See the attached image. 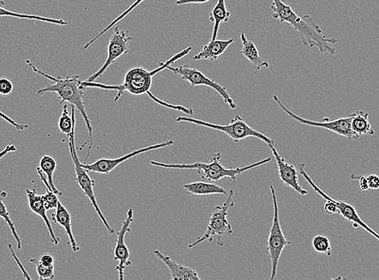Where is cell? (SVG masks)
<instances>
[{
	"label": "cell",
	"mask_w": 379,
	"mask_h": 280,
	"mask_svg": "<svg viewBox=\"0 0 379 280\" xmlns=\"http://www.w3.org/2000/svg\"><path fill=\"white\" fill-rule=\"evenodd\" d=\"M210 1V0H177V5H184L190 4H204Z\"/></svg>",
	"instance_id": "obj_37"
},
{
	"label": "cell",
	"mask_w": 379,
	"mask_h": 280,
	"mask_svg": "<svg viewBox=\"0 0 379 280\" xmlns=\"http://www.w3.org/2000/svg\"><path fill=\"white\" fill-rule=\"evenodd\" d=\"M154 254L164 263L169 269L171 279L173 280H201L196 270L189 266L178 264L174 261L170 256L161 253L160 250L155 249Z\"/></svg>",
	"instance_id": "obj_16"
},
{
	"label": "cell",
	"mask_w": 379,
	"mask_h": 280,
	"mask_svg": "<svg viewBox=\"0 0 379 280\" xmlns=\"http://www.w3.org/2000/svg\"><path fill=\"white\" fill-rule=\"evenodd\" d=\"M41 264L46 266H50L54 265V259L50 254H45L41 256L40 259Z\"/></svg>",
	"instance_id": "obj_35"
},
{
	"label": "cell",
	"mask_w": 379,
	"mask_h": 280,
	"mask_svg": "<svg viewBox=\"0 0 379 280\" xmlns=\"http://www.w3.org/2000/svg\"><path fill=\"white\" fill-rule=\"evenodd\" d=\"M351 117L352 131L358 139L365 135H375V130L373 129L369 122L368 113L358 111L353 112Z\"/></svg>",
	"instance_id": "obj_21"
},
{
	"label": "cell",
	"mask_w": 379,
	"mask_h": 280,
	"mask_svg": "<svg viewBox=\"0 0 379 280\" xmlns=\"http://www.w3.org/2000/svg\"><path fill=\"white\" fill-rule=\"evenodd\" d=\"M233 190L230 189L228 190L224 204L213 208L205 233L198 237L195 242L189 244V249L195 248L203 242H213L214 237H216V243H218L219 247H224L225 242L223 240V237L230 236L233 234L232 225L227 218L228 211L235 205V203L233 201Z\"/></svg>",
	"instance_id": "obj_6"
},
{
	"label": "cell",
	"mask_w": 379,
	"mask_h": 280,
	"mask_svg": "<svg viewBox=\"0 0 379 280\" xmlns=\"http://www.w3.org/2000/svg\"><path fill=\"white\" fill-rule=\"evenodd\" d=\"M273 99L280 108L284 110L288 116H290L294 121L300 124L308 125V126L321 128L332 131V132L344 136L348 139L358 140L356 135H355L351 129V117L336 118L333 121L323 120L322 122H314L304 119L297 114H294L290 109L282 103V101L278 97V95H274Z\"/></svg>",
	"instance_id": "obj_10"
},
{
	"label": "cell",
	"mask_w": 379,
	"mask_h": 280,
	"mask_svg": "<svg viewBox=\"0 0 379 280\" xmlns=\"http://www.w3.org/2000/svg\"><path fill=\"white\" fill-rule=\"evenodd\" d=\"M230 16L231 13L226 7L225 0H218V3L215 5L209 17L210 21L213 23V31L212 39L210 40L218 38L221 23L230 21Z\"/></svg>",
	"instance_id": "obj_22"
},
{
	"label": "cell",
	"mask_w": 379,
	"mask_h": 280,
	"mask_svg": "<svg viewBox=\"0 0 379 280\" xmlns=\"http://www.w3.org/2000/svg\"><path fill=\"white\" fill-rule=\"evenodd\" d=\"M68 106V104L63 105V113L59 118L58 128L63 134L69 136L72 132V129H73L75 123L76 122V116L75 107L72 106L70 117Z\"/></svg>",
	"instance_id": "obj_25"
},
{
	"label": "cell",
	"mask_w": 379,
	"mask_h": 280,
	"mask_svg": "<svg viewBox=\"0 0 379 280\" xmlns=\"http://www.w3.org/2000/svg\"><path fill=\"white\" fill-rule=\"evenodd\" d=\"M275 158L277 166H278L279 176L280 181L285 184L287 187L291 188L296 190L301 195L305 196L309 194L308 190L300 186L299 183V173L294 166L286 162L274 146H269Z\"/></svg>",
	"instance_id": "obj_14"
},
{
	"label": "cell",
	"mask_w": 379,
	"mask_h": 280,
	"mask_svg": "<svg viewBox=\"0 0 379 280\" xmlns=\"http://www.w3.org/2000/svg\"><path fill=\"white\" fill-rule=\"evenodd\" d=\"M4 5H5V3L4 0H0V6H2V7H4Z\"/></svg>",
	"instance_id": "obj_39"
},
{
	"label": "cell",
	"mask_w": 379,
	"mask_h": 280,
	"mask_svg": "<svg viewBox=\"0 0 379 280\" xmlns=\"http://www.w3.org/2000/svg\"><path fill=\"white\" fill-rule=\"evenodd\" d=\"M0 16H10L19 18V19H27L47 22L53 23V25L58 26H68L69 22L63 19H53V18L45 17L38 15L31 14H23L19 13H15V11L5 9L2 6H0Z\"/></svg>",
	"instance_id": "obj_23"
},
{
	"label": "cell",
	"mask_w": 379,
	"mask_h": 280,
	"mask_svg": "<svg viewBox=\"0 0 379 280\" xmlns=\"http://www.w3.org/2000/svg\"><path fill=\"white\" fill-rule=\"evenodd\" d=\"M132 39V38L128 35L127 32L122 31V29L117 27L111 36L110 43H108L107 58L105 63L102 65V68H100L99 70L90 76L86 81L96 82V80L103 75L105 73V71L110 68L113 63H115L120 57L128 53L129 43Z\"/></svg>",
	"instance_id": "obj_11"
},
{
	"label": "cell",
	"mask_w": 379,
	"mask_h": 280,
	"mask_svg": "<svg viewBox=\"0 0 379 280\" xmlns=\"http://www.w3.org/2000/svg\"><path fill=\"white\" fill-rule=\"evenodd\" d=\"M14 90V85L9 79H0V95H8Z\"/></svg>",
	"instance_id": "obj_31"
},
{
	"label": "cell",
	"mask_w": 379,
	"mask_h": 280,
	"mask_svg": "<svg viewBox=\"0 0 379 280\" xmlns=\"http://www.w3.org/2000/svg\"><path fill=\"white\" fill-rule=\"evenodd\" d=\"M233 39L210 40L209 43L203 47L201 52L193 57L195 61L208 60L216 61L228 49V46L233 43Z\"/></svg>",
	"instance_id": "obj_17"
},
{
	"label": "cell",
	"mask_w": 379,
	"mask_h": 280,
	"mask_svg": "<svg viewBox=\"0 0 379 280\" xmlns=\"http://www.w3.org/2000/svg\"><path fill=\"white\" fill-rule=\"evenodd\" d=\"M367 181H368L369 189L378 190L379 189V176L375 174H370L366 176Z\"/></svg>",
	"instance_id": "obj_34"
},
{
	"label": "cell",
	"mask_w": 379,
	"mask_h": 280,
	"mask_svg": "<svg viewBox=\"0 0 379 280\" xmlns=\"http://www.w3.org/2000/svg\"><path fill=\"white\" fill-rule=\"evenodd\" d=\"M351 180L359 181V187L361 190H369L368 181H367L366 176H356L355 174H352Z\"/></svg>",
	"instance_id": "obj_33"
},
{
	"label": "cell",
	"mask_w": 379,
	"mask_h": 280,
	"mask_svg": "<svg viewBox=\"0 0 379 280\" xmlns=\"http://www.w3.org/2000/svg\"><path fill=\"white\" fill-rule=\"evenodd\" d=\"M174 144V140H168L164 142L158 143V144L149 146L138 149V150L131 151L130 153L124 154L122 157L117 158H102L97 159L92 164L82 163L89 172L98 173V174L108 175L112 171L115 170L118 166L127 162L128 160L135 158L137 156L144 153L160 150V149L171 146Z\"/></svg>",
	"instance_id": "obj_12"
},
{
	"label": "cell",
	"mask_w": 379,
	"mask_h": 280,
	"mask_svg": "<svg viewBox=\"0 0 379 280\" xmlns=\"http://www.w3.org/2000/svg\"><path fill=\"white\" fill-rule=\"evenodd\" d=\"M26 194L30 210L44 220L47 230L49 231L51 242L55 246L58 245L60 239L55 235V233H54L50 220L47 216V210L43 198L37 193L36 188L33 189H26Z\"/></svg>",
	"instance_id": "obj_15"
},
{
	"label": "cell",
	"mask_w": 379,
	"mask_h": 280,
	"mask_svg": "<svg viewBox=\"0 0 379 280\" xmlns=\"http://www.w3.org/2000/svg\"><path fill=\"white\" fill-rule=\"evenodd\" d=\"M0 118H2L3 120H4L6 122H8L11 125H13V126L18 130L23 131L28 128V124H21L16 122L14 119H11L9 116L6 115L5 113L1 111H0Z\"/></svg>",
	"instance_id": "obj_32"
},
{
	"label": "cell",
	"mask_w": 379,
	"mask_h": 280,
	"mask_svg": "<svg viewBox=\"0 0 379 280\" xmlns=\"http://www.w3.org/2000/svg\"><path fill=\"white\" fill-rule=\"evenodd\" d=\"M0 217L3 218L4 220V222L8 224V225L9 226V229L11 232V235H13L14 239L16 240V242L17 244V247L21 249L22 242L21 240L20 235L17 233L16 226L13 220H11V219L10 214L7 210V207H6L4 203L1 200H0Z\"/></svg>",
	"instance_id": "obj_27"
},
{
	"label": "cell",
	"mask_w": 379,
	"mask_h": 280,
	"mask_svg": "<svg viewBox=\"0 0 379 280\" xmlns=\"http://www.w3.org/2000/svg\"><path fill=\"white\" fill-rule=\"evenodd\" d=\"M192 50V47H188L186 49L177 53V55L173 56L169 60L165 63H161L158 68L152 71L147 70L142 68H134L130 69L124 76V79L122 85H119L117 94L114 101H117L122 97L125 92H127L132 95H141L146 94L150 98H151L155 103L159 104L165 108L170 109L171 104L162 101L158 97L150 92V88L152 86L153 77L160 72L161 70H164L169 65H171L179 59L186 56Z\"/></svg>",
	"instance_id": "obj_3"
},
{
	"label": "cell",
	"mask_w": 379,
	"mask_h": 280,
	"mask_svg": "<svg viewBox=\"0 0 379 280\" xmlns=\"http://www.w3.org/2000/svg\"><path fill=\"white\" fill-rule=\"evenodd\" d=\"M9 248H10L11 254H13V257L16 260V263L18 264V265L21 266V271L23 273V276H25V278L30 279V277L28 275L27 271L25 269H23V266L21 265V262H19V260H18V259L16 258L14 250L13 249V248H11V245H9Z\"/></svg>",
	"instance_id": "obj_38"
},
{
	"label": "cell",
	"mask_w": 379,
	"mask_h": 280,
	"mask_svg": "<svg viewBox=\"0 0 379 280\" xmlns=\"http://www.w3.org/2000/svg\"><path fill=\"white\" fill-rule=\"evenodd\" d=\"M240 41H242V43L240 53L254 65L255 68V72L254 74L257 73L258 71L262 70L267 69L269 67V63L261 57L260 50H258L254 41L248 40L244 33L240 34Z\"/></svg>",
	"instance_id": "obj_18"
},
{
	"label": "cell",
	"mask_w": 379,
	"mask_h": 280,
	"mask_svg": "<svg viewBox=\"0 0 379 280\" xmlns=\"http://www.w3.org/2000/svg\"><path fill=\"white\" fill-rule=\"evenodd\" d=\"M26 62L35 73L53 81V85H49L43 88L39 89L38 91V95H45L46 93H56L61 104L69 103L72 106L75 107L78 111L80 112V114L84 119V122L86 123L89 134V147L86 157L87 161L90 156V154H91L93 144V128L91 120H90L87 115L85 102H84L83 93L85 90H83L80 86L81 80H80V76L75 75L68 77V78H63V77L60 76L54 77L36 68L28 59Z\"/></svg>",
	"instance_id": "obj_2"
},
{
	"label": "cell",
	"mask_w": 379,
	"mask_h": 280,
	"mask_svg": "<svg viewBox=\"0 0 379 280\" xmlns=\"http://www.w3.org/2000/svg\"><path fill=\"white\" fill-rule=\"evenodd\" d=\"M144 0H136V1L132 4L130 7L124 11V13L119 16L117 18H116L115 20H114L110 26H107L104 31H102L98 35H96L95 38H93L92 40H90L88 43L84 45V49L87 50L90 46H91L92 44L95 43L96 41H97L99 38L102 37L106 32L110 31V28H112L114 26H116L117 23L124 19V18L127 16L132 10L136 9L138 5H140Z\"/></svg>",
	"instance_id": "obj_26"
},
{
	"label": "cell",
	"mask_w": 379,
	"mask_h": 280,
	"mask_svg": "<svg viewBox=\"0 0 379 280\" xmlns=\"http://www.w3.org/2000/svg\"><path fill=\"white\" fill-rule=\"evenodd\" d=\"M186 194L194 195H228L227 190L218 184L204 181L186 183L183 186Z\"/></svg>",
	"instance_id": "obj_20"
},
{
	"label": "cell",
	"mask_w": 379,
	"mask_h": 280,
	"mask_svg": "<svg viewBox=\"0 0 379 280\" xmlns=\"http://www.w3.org/2000/svg\"><path fill=\"white\" fill-rule=\"evenodd\" d=\"M269 188L272 195L274 215L267 242V249L270 261H272V276H270V279L274 280L277 276V271H278L281 255L286 247L290 245L291 242L287 239L281 227L278 200H277L275 188L272 184H270Z\"/></svg>",
	"instance_id": "obj_8"
},
{
	"label": "cell",
	"mask_w": 379,
	"mask_h": 280,
	"mask_svg": "<svg viewBox=\"0 0 379 280\" xmlns=\"http://www.w3.org/2000/svg\"><path fill=\"white\" fill-rule=\"evenodd\" d=\"M272 9L273 18L281 23L286 22L292 26L305 45L317 48L321 52L329 53V55H335L336 50L333 45L338 44V39L327 38L324 35L322 29L311 16H298L284 0H272Z\"/></svg>",
	"instance_id": "obj_1"
},
{
	"label": "cell",
	"mask_w": 379,
	"mask_h": 280,
	"mask_svg": "<svg viewBox=\"0 0 379 280\" xmlns=\"http://www.w3.org/2000/svg\"><path fill=\"white\" fill-rule=\"evenodd\" d=\"M16 151V147L14 145L6 146L3 151H0V160L4 158L7 154Z\"/></svg>",
	"instance_id": "obj_36"
},
{
	"label": "cell",
	"mask_w": 379,
	"mask_h": 280,
	"mask_svg": "<svg viewBox=\"0 0 379 280\" xmlns=\"http://www.w3.org/2000/svg\"><path fill=\"white\" fill-rule=\"evenodd\" d=\"M75 128L76 122L74 124L73 129H72L71 134L69 136V149L72 161L75 166V171L76 175V182L78 185L80 186L84 195L87 196L90 202H91L94 210L97 212L99 217L102 220V222L105 225L108 233L112 235L115 233V229L112 227L110 223L107 222L104 213L102 212L100 208L98 205L97 200H96L94 187L95 182L88 175V171L84 168L82 163L80 162L79 156L76 151L75 147Z\"/></svg>",
	"instance_id": "obj_7"
},
{
	"label": "cell",
	"mask_w": 379,
	"mask_h": 280,
	"mask_svg": "<svg viewBox=\"0 0 379 280\" xmlns=\"http://www.w3.org/2000/svg\"><path fill=\"white\" fill-rule=\"evenodd\" d=\"M312 247L316 252L328 256L332 255L333 249L329 238L324 235H316L312 239Z\"/></svg>",
	"instance_id": "obj_28"
},
{
	"label": "cell",
	"mask_w": 379,
	"mask_h": 280,
	"mask_svg": "<svg viewBox=\"0 0 379 280\" xmlns=\"http://www.w3.org/2000/svg\"><path fill=\"white\" fill-rule=\"evenodd\" d=\"M39 168L42 172L44 173L53 192L59 196L62 195L63 193L60 192V190L55 187V184H54L53 182V174L57 168V163L55 159L50 156H44L40 161Z\"/></svg>",
	"instance_id": "obj_24"
},
{
	"label": "cell",
	"mask_w": 379,
	"mask_h": 280,
	"mask_svg": "<svg viewBox=\"0 0 379 280\" xmlns=\"http://www.w3.org/2000/svg\"><path fill=\"white\" fill-rule=\"evenodd\" d=\"M134 211L132 208H129L122 228L119 229L117 233V244L115 249H114V259L118 262L116 270L119 273V279L120 280L124 279V270L126 268L132 265L129 249L125 244V235L130 233V226L134 222Z\"/></svg>",
	"instance_id": "obj_13"
},
{
	"label": "cell",
	"mask_w": 379,
	"mask_h": 280,
	"mask_svg": "<svg viewBox=\"0 0 379 280\" xmlns=\"http://www.w3.org/2000/svg\"><path fill=\"white\" fill-rule=\"evenodd\" d=\"M58 196L59 195L53 192L52 190L49 189H47V193L42 195L47 211L54 210V208L56 210L59 202Z\"/></svg>",
	"instance_id": "obj_30"
},
{
	"label": "cell",
	"mask_w": 379,
	"mask_h": 280,
	"mask_svg": "<svg viewBox=\"0 0 379 280\" xmlns=\"http://www.w3.org/2000/svg\"><path fill=\"white\" fill-rule=\"evenodd\" d=\"M53 222L61 225L65 230L66 235H68L70 240V245L72 250L74 252H80V247L75 240V237L73 234V230H72L71 225V216L68 210L59 200L58 207L56 208V212L53 215Z\"/></svg>",
	"instance_id": "obj_19"
},
{
	"label": "cell",
	"mask_w": 379,
	"mask_h": 280,
	"mask_svg": "<svg viewBox=\"0 0 379 280\" xmlns=\"http://www.w3.org/2000/svg\"><path fill=\"white\" fill-rule=\"evenodd\" d=\"M166 69L171 70L174 75L181 77L183 80L188 82L192 87L203 86L213 88L232 109H237V104L234 102L227 89L220 85V83L208 78L201 71L191 68L189 65H178L176 68L169 65Z\"/></svg>",
	"instance_id": "obj_9"
},
{
	"label": "cell",
	"mask_w": 379,
	"mask_h": 280,
	"mask_svg": "<svg viewBox=\"0 0 379 280\" xmlns=\"http://www.w3.org/2000/svg\"><path fill=\"white\" fill-rule=\"evenodd\" d=\"M222 154L220 152L214 154L212 162L209 163H204L196 162L190 164H167L164 163L157 162V161H151L150 164L157 168L173 170H197L202 176L203 180H208L209 181L218 182L223 178H230L233 182H237V177L242 175V173L256 168L257 166L267 164L272 162V158H265L258 162L243 166V168H227L220 163Z\"/></svg>",
	"instance_id": "obj_4"
},
{
	"label": "cell",
	"mask_w": 379,
	"mask_h": 280,
	"mask_svg": "<svg viewBox=\"0 0 379 280\" xmlns=\"http://www.w3.org/2000/svg\"><path fill=\"white\" fill-rule=\"evenodd\" d=\"M177 122L190 123L197 125V126L205 127L210 129L219 131L225 134L228 136L236 143L240 142L245 139L255 138L260 139L265 143H267L268 146L274 145V141L269 139V136L262 134L260 131L255 130L250 126L242 117L238 114L232 119L230 124H218L204 122L200 120V119L192 118L189 117H178L176 119Z\"/></svg>",
	"instance_id": "obj_5"
},
{
	"label": "cell",
	"mask_w": 379,
	"mask_h": 280,
	"mask_svg": "<svg viewBox=\"0 0 379 280\" xmlns=\"http://www.w3.org/2000/svg\"><path fill=\"white\" fill-rule=\"evenodd\" d=\"M29 261L35 265L36 270H37L38 275L41 280L53 279L55 277V275H54V265L46 266L41 264L40 259L36 258L30 259Z\"/></svg>",
	"instance_id": "obj_29"
}]
</instances>
